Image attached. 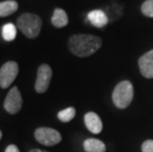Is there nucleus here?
Listing matches in <instances>:
<instances>
[{
    "instance_id": "obj_20",
    "label": "nucleus",
    "mask_w": 153,
    "mask_h": 152,
    "mask_svg": "<svg viewBox=\"0 0 153 152\" xmlns=\"http://www.w3.org/2000/svg\"><path fill=\"white\" fill-rule=\"evenodd\" d=\"M1 138H2V131L0 130V140H1Z\"/></svg>"
},
{
    "instance_id": "obj_12",
    "label": "nucleus",
    "mask_w": 153,
    "mask_h": 152,
    "mask_svg": "<svg viewBox=\"0 0 153 152\" xmlns=\"http://www.w3.org/2000/svg\"><path fill=\"white\" fill-rule=\"evenodd\" d=\"M84 149L86 152H105L106 145L103 141L96 138H88L84 141Z\"/></svg>"
},
{
    "instance_id": "obj_1",
    "label": "nucleus",
    "mask_w": 153,
    "mask_h": 152,
    "mask_svg": "<svg viewBox=\"0 0 153 152\" xmlns=\"http://www.w3.org/2000/svg\"><path fill=\"white\" fill-rule=\"evenodd\" d=\"M102 46V40L92 35H74L69 38L68 48L74 56L87 57L92 56Z\"/></svg>"
},
{
    "instance_id": "obj_3",
    "label": "nucleus",
    "mask_w": 153,
    "mask_h": 152,
    "mask_svg": "<svg viewBox=\"0 0 153 152\" xmlns=\"http://www.w3.org/2000/svg\"><path fill=\"white\" fill-rule=\"evenodd\" d=\"M133 98L132 84L126 80L120 82L113 92V102L119 109H125L128 107Z\"/></svg>"
},
{
    "instance_id": "obj_2",
    "label": "nucleus",
    "mask_w": 153,
    "mask_h": 152,
    "mask_svg": "<svg viewBox=\"0 0 153 152\" xmlns=\"http://www.w3.org/2000/svg\"><path fill=\"white\" fill-rule=\"evenodd\" d=\"M17 26L19 30L27 38L35 39L40 34L43 22L38 15L24 13L17 19Z\"/></svg>"
},
{
    "instance_id": "obj_6",
    "label": "nucleus",
    "mask_w": 153,
    "mask_h": 152,
    "mask_svg": "<svg viewBox=\"0 0 153 152\" xmlns=\"http://www.w3.org/2000/svg\"><path fill=\"white\" fill-rule=\"evenodd\" d=\"M22 105L23 99L21 92L19 91L18 87H12L4 101V109L9 114L14 115L20 111Z\"/></svg>"
},
{
    "instance_id": "obj_5",
    "label": "nucleus",
    "mask_w": 153,
    "mask_h": 152,
    "mask_svg": "<svg viewBox=\"0 0 153 152\" xmlns=\"http://www.w3.org/2000/svg\"><path fill=\"white\" fill-rule=\"evenodd\" d=\"M35 137L41 144L53 146L61 141V134L51 128H39L35 131Z\"/></svg>"
},
{
    "instance_id": "obj_8",
    "label": "nucleus",
    "mask_w": 153,
    "mask_h": 152,
    "mask_svg": "<svg viewBox=\"0 0 153 152\" xmlns=\"http://www.w3.org/2000/svg\"><path fill=\"white\" fill-rule=\"evenodd\" d=\"M139 69L146 78H153V50L146 53L138 60Z\"/></svg>"
},
{
    "instance_id": "obj_19",
    "label": "nucleus",
    "mask_w": 153,
    "mask_h": 152,
    "mask_svg": "<svg viewBox=\"0 0 153 152\" xmlns=\"http://www.w3.org/2000/svg\"><path fill=\"white\" fill-rule=\"evenodd\" d=\"M30 152H48V151L41 150V149H32V150H30Z\"/></svg>"
},
{
    "instance_id": "obj_9",
    "label": "nucleus",
    "mask_w": 153,
    "mask_h": 152,
    "mask_svg": "<svg viewBox=\"0 0 153 152\" xmlns=\"http://www.w3.org/2000/svg\"><path fill=\"white\" fill-rule=\"evenodd\" d=\"M84 122H85L86 128L92 132V133L98 134L103 129V122L101 118L96 113L89 112L84 116Z\"/></svg>"
},
{
    "instance_id": "obj_7",
    "label": "nucleus",
    "mask_w": 153,
    "mask_h": 152,
    "mask_svg": "<svg viewBox=\"0 0 153 152\" xmlns=\"http://www.w3.org/2000/svg\"><path fill=\"white\" fill-rule=\"evenodd\" d=\"M53 70L48 64H42L38 69L37 80H36L35 89L38 93H45L50 86Z\"/></svg>"
},
{
    "instance_id": "obj_17",
    "label": "nucleus",
    "mask_w": 153,
    "mask_h": 152,
    "mask_svg": "<svg viewBox=\"0 0 153 152\" xmlns=\"http://www.w3.org/2000/svg\"><path fill=\"white\" fill-rule=\"evenodd\" d=\"M141 149L142 152H153V140L148 139L143 142Z\"/></svg>"
},
{
    "instance_id": "obj_16",
    "label": "nucleus",
    "mask_w": 153,
    "mask_h": 152,
    "mask_svg": "<svg viewBox=\"0 0 153 152\" xmlns=\"http://www.w3.org/2000/svg\"><path fill=\"white\" fill-rule=\"evenodd\" d=\"M142 14L146 17L153 18V0H146L141 6Z\"/></svg>"
},
{
    "instance_id": "obj_4",
    "label": "nucleus",
    "mask_w": 153,
    "mask_h": 152,
    "mask_svg": "<svg viewBox=\"0 0 153 152\" xmlns=\"http://www.w3.org/2000/svg\"><path fill=\"white\" fill-rule=\"evenodd\" d=\"M19 73V65L15 61H7L0 68V87L6 89L14 82Z\"/></svg>"
},
{
    "instance_id": "obj_13",
    "label": "nucleus",
    "mask_w": 153,
    "mask_h": 152,
    "mask_svg": "<svg viewBox=\"0 0 153 152\" xmlns=\"http://www.w3.org/2000/svg\"><path fill=\"white\" fill-rule=\"evenodd\" d=\"M18 10V3L15 0L0 2V17H7Z\"/></svg>"
},
{
    "instance_id": "obj_15",
    "label": "nucleus",
    "mask_w": 153,
    "mask_h": 152,
    "mask_svg": "<svg viewBox=\"0 0 153 152\" xmlns=\"http://www.w3.org/2000/svg\"><path fill=\"white\" fill-rule=\"evenodd\" d=\"M75 115H76V110L73 107H69V108L64 109L58 113L57 118L62 122H69L71 119L75 117Z\"/></svg>"
},
{
    "instance_id": "obj_14",
    "label": "nucleus",
    "mask_w": 153,
    "mask_h": 152,
    "mask_svg": "<svg viewBox=\"0 0 153 152\" xmlns=\"http://www.w3.org/2000/svg\"><path fill=\"white\" fill-rule=\"evenodd\" d=\"M17 35V28L12 23H7L2 27V37L6 42H12L15 40Z\"/></svg>"
},
{
    "instance_id": "obj_10",
    "label": "nucleus",
    "mask_w": 153,
    "mask_h": 152,
    "mask_svg": "<svg viewBox=\"0 0 153 152\" xmlns=\"http://www.w3.org/2000/svg\"><path fill=\"white\" fill-rule=\"evenodd\" d=\"M88 20L93 26L97 28H102L108 24V15L103 10H93L88 14Z\"/></svg>"
},
{
    "instance_id": "obj_18",
    "label": "nucleus",
    "mask_w": 153,
    "mask_h": 152,
    "mask_svg": "<svg viewBox=\"0 0 153 152\" xmlns=\"http://www.w3.org/2000/svg\"><path fill=\"white\" fill-rule=\"evenodd\" d=\"M5 152H20L18 149V147L14 144H10L9 146H7V148L5 149Z\"/></svg>"
},
{
    "instance_id": "obj_11",
    "label": "nucleus",
    "mask_w": 153,
    "mask_h": 152,
    "mask_svg": "<svg viewBox=\"0 0 153 152\" xmlns=\"http://www.w3.org/2000/svg\"><path fill=\"white\" fill-rule=\"evenodd\" d=\"M51 24L55 28H63L68 24V16L61 8H55L51 17Z\"/></svg>"
}]
</instances>
